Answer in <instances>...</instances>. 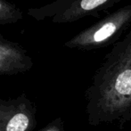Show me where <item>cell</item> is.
<instances>
[{
	"label": "cell",
	"instance_id": "1",
	"mask_svg": "<svg viewBox=\"0 0 131 131\" xmlns=\"http://www.w3.org/2000/svg\"><path fill=\"white\" fill-rule=\"evenodd\" d=\"M85 97L91 126L131 119V28L105 55Z\"/></svg>",
	"mask_w": 131,
	"mask_h": 131
},
{
	"label": "cell",
	"instance_id": "6",
	"mask_svg": "<svg viewBox=\"0 0 131 131\" xmlns=\"http://www.w3.org/2000/svg\"><path fill=\"white\" fill-rule=\"evenodd\" d=\"M23 19V13L14 5L0 0V25L14 23Z\"/></svg>",
	"mask_w": 131,
	"mask_h": 131
},
{
	"label": "cell",
	"instance_id": "4",
	"mask_svg": "<svg viewBox=\"0 0 131 131\" xmlns=\"http://www.w3.org/2000/svg\"><path fill=\"white\" fill-rule=\"evenodd\" d=\"M37 123V106L26 94L0 98V131H33Z\"/></svg>",
	"mask_w": 131,
	"mask_h": 131
},
{
	"label": "cell",
	"instance_id": "3",
	"mask_svg": "<svg viewBox=\"0 0 131 131\" xmlns=\"http://www.w3.org/2000/svg\"><path fill=\"white\" fill-rule=\"evenodd\" d=\"M121 0H58L41 8H31L28 14L37 20L52 17L55 23L78 21L86 16H99Z\"/></svg>",
	"mask_w": 131,
	"mask_h": 131
},
{
	"label": "cell",
	"instance_id": "7",
	"mask_svg": "<svg viewBox=\"0 0 131 131\" xmlns=\"http://www.w3.org/2000/svg\"><path fill=\"white\" fill-rule=\"evenodd\" d=\"M41 131H64L63 122L61 118H57L47 125Z\"/></svg>",
	"mask_w": 131,
	"mask_h": 131
},
{
	"label": "cell",
	"instance_id": "2",
	"mask_svg": "<svg viewBox=\"0 0 131 131\" xmlns=\"http://www.w3.org/2000/svg\"><path fill=\"white\" fill-rule=\"evenodd\" d=\"M131 28V5L107 14L65 43V47L79 50H93L118 42Z\"/></svg>",
	"mask_w": 131,
	"mask_h": 131
},
{
	"label": "cell",
	"instance_id": "5",
	"mask_svg": "<svg viewBox=\"0 0 131 131\" xmlns=\"http://www.w3.org/2000/svg\"><path fill=\"white\" fill-rule=\"evenodd\" d=\"M34 62L19 44L5 39L0 35V75H17L32 69Z\"/></svg>",
	"mask_w": 131,
	"mask_h": 131
}]
</instances>
